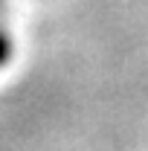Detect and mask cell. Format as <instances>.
Masks as SVG:
<instances>
[{"mask_svg":"<svg viewBox=\"0 0 148 151\" xmlns=\"http://www.w3.org/2000/svg\"><path fill=\"white\" fill-rule=\"evenodd\" d=\"M9 55H12V41H9L6 32H0V64L9 61Z\"/></svg>","mask_w":148,"mask_h":151,"instance_id":"cell-1","label":"cell"}]
</instances>
